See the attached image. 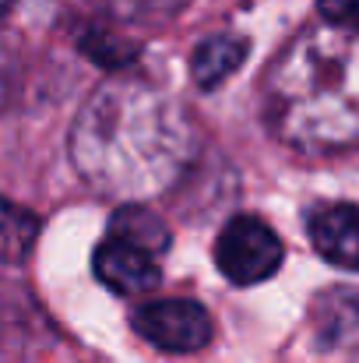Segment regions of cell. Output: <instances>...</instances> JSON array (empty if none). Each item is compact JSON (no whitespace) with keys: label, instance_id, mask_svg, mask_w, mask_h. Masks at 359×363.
Returning a JSON list of instances; mask_svg holds the SVG:
<instances>
[{"label":"cell","instance_id":"1","mask_svg":"<svg viewBox=\"0 0 359 363\" xmlns=\"http://www.w3.org/2000/svg\"><path fill=\"white\" fill-rule=\"evenodd\" d=\"M198 152L187 106L162 85L134 74L103 82L71 123L78 177L120 205H141L169 191Z\"/></svg>","mask_w":359,"mask_h":363},{"label":"cell","instance_id":"2","mask_svg":"<svg viewBox=\"0 0 359 363\" xmlns=\"http://www.w3.org/2000/svg\"><path fill=\"white\" fill-rule=\"evenodd\" d=\"M268 127L300 152H338L356 145V39L346 28L310 25L271 64Z\"/></svg>","mask_w":359,"mask_h":363},{"label":"cell","instance_id":"3","mask_svg":"<svg viewBox=\"0 0 359 363\" xmlns=\"http://www.w3.org/2000/svg\"><path fill=\"white\" fill-rule=\"evenodd\" d=\"M169 250V230L148 205H117L106 237L92 254L96 279L120 296H141L162 282V254Z\"/></svg>","mask_w":359,"mask_h":363},{"label":"cell","instance_id":"4","mask_svg":"<svg viewBox=\"0 0 359 363\" xmlns=\"http://www.w3.org/2000/svg\"><path fill=\"white\" fill-rule=\"evenodd\" d=\"M282 240L278 233L257 219V216H237L222 226L215 240V268L233 286H257L271 279L282 264Z\"/></svg>","mask_w":359,"mask_h":363},{"label":"cell","instance_id":"5","mask_svg":"<svg viewBox=\"0 0 359 363\" xmlns=\"http://www.w3.org/2000/svg\"><path fill=\"white\" fill-rule=\"evenodd\" d=\"M134 332L166 353H198L212 342L215 325L198 300H152L130 314Z\"/></svg>","mask_w":359,"mask_h":363},{"label":"cell","instance_id":"6","mask_svg":"<svg viewBox=\"0 0 359 363\" xmlns=\"http://www.w3.org/2000/svg\"><path fill=\"white\" fill-rule=\"evenodd\" d=\"M307 233L314 250L335 264L353 272L356 268V240H359V216L349 201H324L307 212Z\"/></svg>","mask_w":359,"mask_h":363},{"label":"cell","instance_id":"7","mask_svg":"<svg viewBox=\"0 0 359 363\" xmlns=\"http://www.w3.org/2000/svg\"><path fill=\"white\" fill-rule=\"evenodd\" d=\"M250 43L239 35H208L194 46L190 53V78L201 92H212L219 85H226L233 74L239 71V64L246 60Z\"/></svg>","mask_w":359,"mask_h":363},{"label":"cell","instance_id":"8","mask_svg":"<svg viewBox=\"0 0 359 363\" xmlns=\"http://www.w3.org/2000/svg\"><path fill=\"white\" fill-rule=\"evenodd\" d=\"M39 216L11 198H0V261L18 264L39 243Z\"/></svg>","mask_w":359,"mask_h":363},{"label":"cell","instance_id":"9","mask_svg":"<svg viewBox=\"0 0 359 363\" xmlns=\"http://www.w3.org/2000/svg\"><path fill=\"white\" fill-rule=\"evenodd\" d=\"M317 328H321L324 346H346L353 339V332H356V296H353V289L338 286L321 300Z\"/></svg>","mask_w":359,"mask_h":363},{"label":"cell","instance_id":"10","mask_svg":"<svg viewBox=\"0 0 359 363\" xmlns=\"http://www.w3.org/2000/svg\"><path fill=\"white\" fill-rule=\"evenodd\" d=\"M106 18L113 21H127V25H155L166 21L173 14H180L190 0H96Z\"/></svg>","mask_w":359,"mask_h":363},{"label":"cell","instance_id":"11","mask_svg":"<svg viewBox=\"0 0 359 363\" xmlns=\"http://www.w3.org/2000/svg\"><path fill=\"white\" fill-rule=\"evenodd\" d=\"M81 50H85L92 60H99V67H127V60L137 57V46H134V43L120 39V35L106 32V28H85Z\"/></svg>","mask_w":359,"mask_h":363},{"label":"cell","instance_id":"12","mask_svg":"<svg viewBox=\"0 0 359 363\" xmlns=\"http://www.w3.org/2000/svg\"><path fill=\"white\" fill-rule=\"evenodd\" d=\"M321 14H324V25L353 32V25H356V0H321Z\"/></svg>","mask_w":359,"mask_h":363},{"label":"cell","instance_id":"13","mask_svg":"<svg viewBox=\"0 0 359 363\" xmlns=\"http://www.w3.org/2000/svg\"><path fill=\"white\" fill-rule=\"evenodd\" d=\"M11 82H14V64H11V53L0 46V106L11 96Z\"/></svg>","mask_w":359,"mask_h":363}]
</instances>
